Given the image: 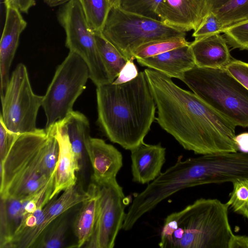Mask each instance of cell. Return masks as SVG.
Here are the masks:
<instances>
[{"instance_id": "cell-1", "label": "cell", "mask_w": 248, "mask_h": 248, "mask_svg": "<svg viewBox=\"0 0 248 248\" xmlns=\"http://www.w3.org/2000/svg\"><path fill=\"white\" fill-rule=\"evenodd\" d=\"M144 72L157 109L155 120L185 149L201 155L238 151L232 122L171 78L150 68Z\"/></svg>"}, {"instance_id": "cell-2", "label": "cell", "mask_w": 248, "mask_h": 248, "mask_svg": "<svg viewBox=\"0 0 248 248\" xmlns=\"http://www.w3.org/2000/svg\"><path fill=\"white\" fill-rule=\"evenodd\" d=\"M96 94L97 123L109 140L130 151L144 142L156 108L145 72L123 84L97 86Z\"/></svg>"}, {"instance_id": "cell-3", "label": "cell", "mask_w": 248, "mask_h": 248, "mask_svg": "<svg viewBox=\"0 0 248 248\" xmlns=\"http://www.w3.org/2000/svg\"><path fill=\"white\" fill-rule=\"evenodd\" d=\"M55 126L18 134L0 162V198L24 200L41 190L56 170Z\"/></svg>"}, {"instance_id": "cell-4", "label": "cell", "mask_w": 248, "mask_h": 248, "mask_svg": "<svg viewBox=\"0 0 248 248\" xmlns=\"http://www.w3.org/2000/svg\"><path fill=\"white\" fill-rule=\"evenodd\" d=\"M229 205L216 199L201 198L168 215L162 227L161 248H228L233 234Z\"/></svg>"}, {"instance_id": "cell-5", "label": "cell", "mask_w": 248, "mask_h": 248, "mask_svg": "<svg viewBox=\"0 0 248 248\" xmlns=\"http://www.w3.org/2000/svg\"><path fill=\"white\" fill-rule=\"evenodd\" d=\"M180 80L236 126L248 127V90L226 68L196 65L184 73Z\"/></svg>"}, {"instance_id": "cell-6", "label": "cell", "mask_w": 248, "mask_h": 248, "mask_svg": "<svg viewBox=\"0 0 248 248\" xmlns=\"http://www.w3.org/2000/svg\"><path fill=\"white\" fill-rule=\"evenodd\" d=\"M101 33L127 60L133 59V52L144 44L186 35L183 30L128 12L119 5L111 7Z\"/></svg>"}, {"instance_id": "cell-7", "label": "cell", "mask_w": 248, "mask_h": 248, "mask_svg": "<svg viewBox=\"0 0 248 248\" xmlns=\"http://www.w3.org/2000/svg\"><path fill=\"white\" fill-rule=\"evenodd\" d=\"M90 78L88 67L76 53L70 51L57 68L45 94L42 106L46 128L64 119L73 111V106L86 88Z\"/></svg>"}, {"instance_id": "cell-8", "label": "cell", "mask_w": 248, "mask_h": 248, "mask_svg": "<svg viewBox=\"0 0 248 248\" xmlns=\"http://www.w3.org/2000/svg\"><path fill=\"white\" fill-rule=\"evenodd\" d=\"M0 96V118L9 130L20 134L38 129L37 116L44 95L34 93L25 64L20 63L16 65Z\"/></svg>"}, {"instance_id": "cell-9", "label": "cell", "mask_w": 248, "mask_h": 248, "mask_svg": "<svg viewBox=\"0 0 248 248\" xmlns=\"http://www.w3.org/2000/svg\"><path fill=\"white\" fill-rule=\"evenodd\" d=\"M58 20L66 34L65 46L86 63L90 79L96 87L112 83L97 46L94 32L90 27L78 0L63 5Z\"/></svg>"}, {"instance_id": "cell-10", "label": "cell", "mask_w": 248, "mask_h": 248, "mask_svg": "<svg viewBox=\"0 0 248 248\" xmlns=\"http://www.w3.org/2000/svg\"><path fill=\"white\" fill-rule=\"evenodd\" d=\"M97 185V184H96ZM98 186L97 216L93 233L84 246L89 248H112L125 217L129 201L116 179Z\"/></svg>"}, {"instance_id": "cell-11", "label": "cell", "mask_w": 248, "mask_h": 248, "mask_svg": "<svg viewBox=\"0 0 248 248\" xmlns=\"http://www.w3.org/2000/svg\"><path fill=\"white\" fill-rule=\"evenodd\" d=\"M208 12L205 0H163L157 10L161 22L186 32L195 31Z\"/></svg>"}, {"instance_id": "cell-12", "label": "cell", "mask_w": 248, "mask_h": 248, "mask_svg": "<svg viewBox=\"0 0 248 248\" xmlns=\"http://www.w3.org/2000/svg\"><path fill=\"white\" fill-rule=\"evenodd\" d=\"M86 150L93 169V182L99 185L116 179L123 166L122 155L117 148L101 139L90 137Z\"/></svg>"}, {"instance_id": "cell-13", "label": "cell", "mask_w": 248, "mask_h": 248, "mask_svg": "<svg viewBox=\"0 0 248 248\" xmlns=\"http://www.w3.org/2000/svg\"><path fill=\"white\" fill-rule=\"evenodd\" d=\"M27 25L17 8H6L5 21L0 43V95H3L8 84L10 69L19 38Z\"/></svg>"}, {"instance_id": "cell-14", "label": "cell", "mask_w": 248, "mask_h": 248, "mask_svg": "<svg viewBox=\"0 0 248 248\" xmlns=\"http://www.w3.org/2000/svg\"><path fill=\"white\" fill-rule=\"evenodd\" d=\"M59 144V155L50 200L61 192L77 184L76 173L80 170L68 135L62 121L55 124Z\"/></svg>"}, {"instance_id": "cell-15", "label": "cell", "mask_w": 248, "mask_h": 248, "mask_svg": "<svg viewBox=\"0 0 248 248\" xmlns=\"http://www.w3.org/2000/svg\"><path fill=\"white\" fill-rule=\"evenodd\" d=\"M130 151L133 182L149 184L160 174L166 159V148L160 143L149 144L143 142Z\"/></svg>"}, {"instance_id": "cell-16", "label": "cell", "mask_w": 248, "mask_h": 248, "mask_svg": "<svg viewBox=\"0 0 248 248\" xmlns=\"http://www.w3.org/2000/svg\"><path fill=\"white\" fill-rule=\"evenodd\" d=\"M136 60L142 66L180 80L184 73L196 65L190 44L154 56Z\"/></svg>"}, {"instance_id": "cell-17", "label": "cell", "mask_w": 248, "mask_h": 248, "mask_svg": "<svg viewBox=\"0 0 248 248\" xmlns=\"http://www.w3.org/2000/svg\"><path fill=\"white\" fill-rule=\"evenodd\" d=\"M196 65L201 67L224 68L232 60L228 43L220 34L190 42Z\"/></svg>"}, {"instance_id": "cell-18", "label": "cell", "mask_w": 248, "mask_h": 248, "mask_svg": "<svg viewBox=\"0 0 248 248\" xmlns=\"http://www.w3.org/2000/svg\"><path fill=\"white\" fill-rule=\"evenodd\" d=\"M91 197L82 203L74 224L77 243L74 247H83L91 237L96 223L98 202V186L93 182L88 186Z\"/></svg>"}, {"instance_id": "cell-19", "label": "cell", "mask_w": 248, "mask_h": 248, "mask_svg": "<svg viewBox=\"0 0 248 248\" xmlns=\"http://www.w3.org/2000/svg\"><path fill=\"white\" fill-rule=\"evenodd\" d=\"M61 121L67 133L81 170L84 168L85 163V157L87 155L86 143L91 137L89 121L84 114L74 110Z\"/></svg>"}, {"instance_id": "cell-20", "label": "cell", "mask_w": 248, "mask_h": 248, "mask_svg": "<svg viewBox=\"0 0 248 248\" xmlns=\"http://www.w3.org/2000/svg\"><path fill=\"white\" fill-rule=\"evenodd\" d=\"M88 187L85 191L82 186L76 184L63 191L58 198L50 200L44 207V221L49 226L56 219L75 206L82 203L91 197Z\"/></svg>"}, {"instance_id": "cell-21", "label": "cell", "mask_w": 248, "mask_h": 248, "mask_svg": "<svg viewBox=\"0 0 248 248\" xmlns=\"http://www.w3.org/2000/svg\"><path fill=\"white\" fill-rule=\"evenodd\" d=\"M98 51L109 76L113 82L127 60L101 32H94Z\"/></svg>"}, {"instance_id": "cell-22", "label": "cell", "mask_w": 248, "mask_h": 248, "mask_svg": "<svg viewBox=\"0 0 248 248\" xmlns=\"http://www.w3.org/2000/svg\"><path fill=\"white\" fill-rule=\"evenodd\" d=\"M87 22L94 32H101L111 6L109 0H78Z\"/></svg>"}, {"instance_id": "cell-23", "label": "cell", "mask_w": 248, "mask_h": 248, "mask_svg": "<svg viewBox=\"0 0 248 248\" xmlns=\"http://www.w3.org/2000/svg\"><path fill=\"white\" fill-rule=\"evenodd\" d=\"M211 11L226 29L248 19V0H230Z\"/></svg>"}, {"instance_id": "cell-24", "label": "cell", "mask_w": 248, "mask_h": 248, "mask_svg": "<svg viewBox=\"0 0 248 248\" xmlns=\"http://www.w3.org/2000/svg\"><path fill=\"white\" fill-rule=\"evenodd\" d=\"M186 37H179L152 41L137 48L132 53V59L145 58L188 45Z\"/></svg>"}, {"instance_id": "cell-25", "label": "cell", "mask_w": 248, "mask_h": 248, "mask_svg": "<svg viewBox=\"0 0 248 248\" xmlns=\"http://www.w3.org/2000/svg\"><path fill=\"white\" fill-rule=\"evenodd\" d=\"M67 221L62 216L47 228L35 248H60L64 245Z\"/></svg>"}, {"instance_id": "cell-26", "label": "cell", "mask_w": 248, "mask_h": 248, "mask_svg": "<svg viewBox=\"0 0 248 248\" xmlns=\"http://www.w3.org/2000/svg\"><path fill=\"white\" fill-rule=\"evenodd\" d=\"M163 0H120L123 10L159 21L157 10Z\"/></svg>"}, {"instance_id": "cell-27", "label": "cell", "mask_w": 248, "mask_h": 248, "mask_svg": "<svg viewBox=\"0 0 248 248\" xmlns=\"http://www.w3.org/2000/svg\"><path fill=\"white\" fill-rule=\"evenodd\" d=\"M233 189L226 202L234 212L248 219V179L232 183Z\"/></svg>"}, {"instance_id": "cell-28", "label": "cell", "mask_w": 248, "mask_h": 248, "mask_svg": "<svg viewBox=\"0 0 248 248\" xmlns=\"http://www.w3.org/2000/svg\"><path fill=\"white\" fill-rule=\"evenodd\" d=\"M223 33L232 47L248 50V19L226 28Z\"/></svg>"}, {"instance_id": "cell-29", "label": "cell", "mask_w": 248, "mask_h": 248, "mask_svg": "<svg viewBox=\"0 0 248 248\" xmlns=\"http://www.w3.org/2000/svg\"><path fill=\"white\" fill-rule=\"evenodd\" d=\"M225 30V29L222 26L216 15L212 11H210L203 19L199 27L194 31L192 36L194 38V40H199L223 33Z\"/></svg>"}, {"instance_id": "cell-30", "label": "cell", "mask_w": 248, "mask_h": 248, "mask_svg": "<svg viewBox=\"0 0 248 248\" xmlns=\"http://www.w3.org/2000/svg\"><path fill=\"white\" fill-rule=\"evenodd\" d=\"M0 248H7L11 241V233L7 220L5 199L0 198Z\"/></svg>"}, {"instance_id": "cell-31", "label": "cell", "mask_w": 248, "mask_h": 248, "mask_svg": "<svg viewBox=\"0 0 248 248\" xmlns=\"http://www.w3.org/2000/svg\"><path fill=\"white\" fill-rule=\"evenodd\" d=\"M226 68L248 90V63L232 59Z\"/></svg>"}, {"instance_id": "cell-32", "label": "cell", "mask_w": 248, "mask_h": 248, "mask_svg": "<svg viewBox=\"0 0 248 248\" xmlns=\"http://www.w3.org/2000/svg\"><path fill=\"white\" fill-rule=\"evenodd\" d=\"M18 134L9 130L0 118V159L2 160L7 155L9 149Z\"/></svg>"}, {"instance_id": "cell-33", "label": "cell", "mask_w": 248, "mask_h": 248, "mask_svg": "<svg viewBox=\"0 0 248 248\" xmlns=\"http://www.w3.org/2000/svg\"><path fill=\"white\" fill-rule=\"evenodd\" d=\"M139 74L138 68L134 62V60H128L120 71L117 78L112 83L118 85L129 82L135 78Z\"/></svg>"}, {"instance_id": "cell-34", "label": "cell", "mask_w": 248, "mask_h": 248, "mask_svg": "<svg viewBox=\"0 0 248 248\" xmlns=\"http://www.w3.org/2000/svg\"><path fill=\"white\" fill-rule=\"evenodd\" d=\"M228 248H248V236L233 234L229 241Z\"/></svg>"}, {"instance_id": "cell-35", "label": "cell", "mask_w": 248, "mask_h": 248, "mask_svg": "<svg viewBox=\"0 0 248 248\" xmlns=\"http://www.w3.org/2000/svg\"><path fill=\"white\" fill-rule=\"evenodd\" d=\"M235 141L238 150L242 153H248V132L242 133L236 136Z\"/></svg>"}, {"instance_id": "cell-36", "label": "cell", "mask_w": 248, "mask_h": 248, "mask_svg": "<svg viewBox=\"0 0 248 248\" xmlns=\"http://www.w3.org/2000/svg\"><path fill=\"white\" fill-rule=\"evenodd\" d=\"M17 7L20 12L27 13L29 9L35 5V0H16Z\"/></svg>"}, {"instance_id": "cell-37", "label": "cell", "mask_w": 248, "mask_h": 248, "mask_svg": "<svg viewBox=\"0 0 248 248\" xmlns=\"http://www.w3.org/2000/svg\"><path fill=\"white\" fill-rule=\"evenodd\" d=\"M208 11L217 9L230 0H205Z\"/></svg>"}, {"instance_id": "cell-38", "label": "cell", "mask_w": 248, "mask_h": 248, "mask_svg": "<svg viewBox=\"0 0 248 248\" xmlns=\"http://www.w3.org/2000/svg\"><path fill=\"white\" fill-rule=\"evenodd\" d=\"M71 0H48L46 4L50 7H56L64 5Z\"/></svg>"}, {"instance_id": "cell-39", "label": "cell", "mask_w": 248, "mask_h": 248, "mask_svg": "<svg viewBox=\"0 0 248 248\" xmlns=\"http://www.w3.org/2000/svg\"><path fill=\"white\" fill-rule=\"evenodd\" d=\"M6 8L8 7H17L16 0H4Z\"/></svg>"}, {"instance_id": "cell-40", "label": "cell", "mask_w": 248, "mask_h": 248, "mask_svg": "<svg viewBox=\"0 0 248 248\" xmlns=\"http://www.w3.org/2000/svg\"><path fill=\"white\" fill-rule=\"evenodd\" d=\"M120 0H109L111 7L119 5Z\"/></svg>"}, {"instance_id": "cell-41", "label": "cell", "mask_w": 248, "mask_h": 248, "mask_svg": "<svg viewBox=\"0 0 248 248\" xmlns=\"http://www.w3.org/2000/svg\"><path fill=\"white\" fill-rule=\"evenodd\" d=\"M45 2L46 3V2L48 1V0H44Z\"/></svg>"}]
</instances>
